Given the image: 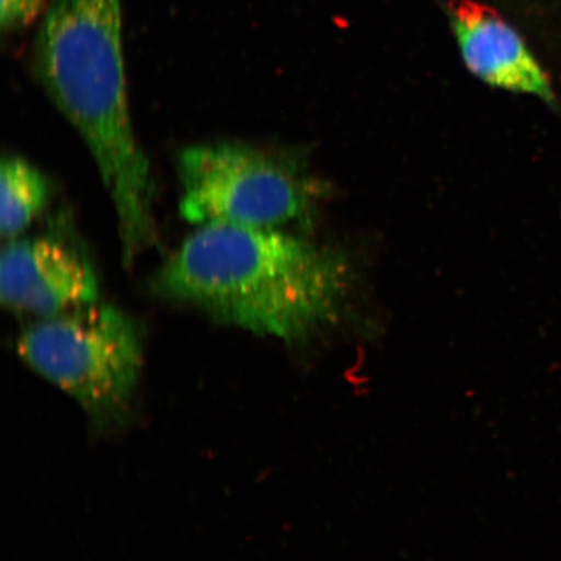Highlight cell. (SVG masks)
<instances>
[{"instance_id":"52a82bcc","label":"cell","mask_w":561,"mask_h":561,"mask_svg":"<svg viewBox=\"0 0 561 561\" xmlns=\"http://www.w3.org/2000/svg\"><path fill=\"white\" fill-rule=\"evenodd\" d=\"M46 175L24 158L7 156L0 165V231L3 240H16L50 201Z\"/></svg>"},{"instance_id":"5b68a950","label":"cell","mask_w":561,"mask_h":561,"mask_svg":"<svg viewBox=\"0 0 561 561\" xmlns=\"http://www.w3.org/2000/svg\"><path fill=\"white\" fill-rule=\"evenodd\" d=\"M100 279L80 250L55 237L16 238L0 256V300L39 319L93 306Z\"/></svg>"},{"instance_id":"7a4b0ae2","label":"cell","mask_w":561,"mask_h":561,"mask_svg":"<svg viewBox=\"0 0 561 561\" xmlns=\"http://www.w3.org/2000/svg\"><path fill=\"white\" fill-rule=\"evenodd\" d=\"M33 51L42 87L95 160L129 264L156 241V221L151 168L129 111L122 0H50Z\"/></svg>"},{"instance_id":"277c9868","label":"cell","mask_w":561,"mask_h":561,"mask_svg":"<svg viewBox=\"0 0 561 561\" xmlns=\"http://www.w3.org/2000/svg\"><path fill=\"white\" fill-rule=\"evenodd\" d=\"M178 172L180 214L195 226L275 229L301 219L311 208V187L297 168L254 147H186L179 153Z\"/></svg>"},{"instance_id":"3957f363","label":"cell","mask_w":561,"mask_h":561,"mask_svg":"<svg viewBox=\"0 0 561 561\" xmlns=\"http://www.w3.org/2000/svg\"><path fill=\"white\" fill-rule=\"evenodd\" d=\"M27 366L82 407L98 430L123 425L144 364L136 322L112 305L41 319L18 342Z\"/></svg>"},{"instance_id":"8992f818","label":"cell","mask_w":561,"mask_h":561,"mask_svg":"<svg viewBox=\"0 0 561 561\" xmlns=\"http://www.w3.org/2000/svg\"><path fill=\"white\" fill-rule=\"evenodd\" d=\"M450 16L462 59L491 87L556 102L549 77L500 13L474 0H454Z\"/></svg>"},{"instance_id":"ba28073f","label":"cell","mask_w":561,"mask_h":561,"mask_svg":"<svg viewBox=\"0 0 561 561\" xmlns=\"http://www.w3.org/2000/svg\"><path fill=\"white\" fill-rule=\"evenodd\" d=\"M46 0H2L0 25L4 33L18 32L30 26L47 10Z\"/></svg>"},{"instance_id":"6da1fadb","label":"cell","mask_w":561,"mask_h":561,"mask_svg":"<svg viewBox=\"0 0 561 561\" xmlns=\"http://www.w3.org/2000/svg\"><path fill=\"white\" fill-rule=\"evenodd\" d=\"M346 289L334 252L276 229L220 222L188 236L153 279L160 298L289 342L331 324Z\"/></svg>"}]
</instances>
